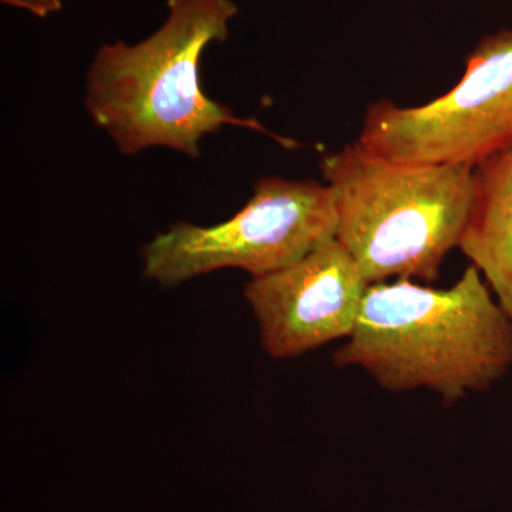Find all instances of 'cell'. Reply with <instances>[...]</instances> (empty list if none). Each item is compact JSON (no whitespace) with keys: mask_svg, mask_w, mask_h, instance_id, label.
<instances>
[{"mask_svg":"<svg viewBox=\"0 0 512 512\" xmlns=\"http://www.w3.org/2000/svg\"><path fill=\"white\" fill-rule=\"evenodd\" d=\"M2 3L13 6V8L28 10L40 19L60 12L63 8V0H2Z\"/></svg>","mask_w":512,"mask_h":512,"instance_id":"8","label":"cell"},{"mask_svg":"<svg viewBox=\"0 0 512 512\" xmlns=\"http://www.w3.org/2000/svg\"><path fill=\"white\" fill-rule=\"evenodd\" d=\"M333 363L360 367L387 392L426 389L453 403L510 372L512 319L473 265L448 289L379 282Z\"/></svg>","mask_w":512,"mask_h":512,"instance_id":"1","label":"cell"},{"mask_svg":"<svg viewBox=\"0 0 512 512\" xmlns=\"http://www.w3.org/2000/svg\"><path fill=\"white\" fill-rule=\"evenodd\" d=\"M167 6V19L153 35L136 45L101 46L87 70L84 107L117 150L136 156L170 148L197 160L204 138L224 127L248 128L295 147L202 90V55L228 39L238 6L232 0H168Z\"/></svg>","mask_w":512,"mask_h":512,"instance_id":"2","label":"cell"},{"mask_svg":"<svg viewBox=\"0 0 512 512\" xmlns=\"http://www.w3.org/2000/svg\"><path fill=\"white\" fill-rule=\"evenodd\" d=\"M458 249L512 319V147L473 168V195Z\"/></svg>","mask_w":512,"mask_h":512,"instance_id":"7","label":"cell"},{"mask_svg":"<svg viewBox=\"0 0 512 512\" xmlns=\"http://www.w3.org/2000/svg\"><path fill=\"white\" fill-rule=\"evenodd\" d=\"M473 168L393 163L359 143L322 158L320 173L338 214L336 238L370 285L439 279L466 227Z\"/></svg>","mask_w":512,"mask_h":512,"instance_id":"3","label":"cell"},{"mask_svg":"<svg viewBox=\"0 0 512 512\" xmlns=\"http://www.w3.org/2000/svg\"><path fill=\"white\" fill-rule=\"evenodd\" d=\"M369 286L355 258L333 237L295 264L251 278L244 296L266 355L293 359L348 339Z\"/></svg>","mask_w":512,"mask_h":512,"instance_id":"6","label":"cell"},{"mask_svg":"<svg viewBox=\"0 0 512 512\" xmlns=\"http://www.w3.org/2000/svg\"><path fill=\"white\" fill-rule=\"evenodd\" d=\"M357 143L393 163L468 167L511 148L512 28L484 36L460 82L439 99L370 103Z\"/></svg>","mask_w":512,"mask_h":512,"instance_id":"5","label":"cell"},{"mask_svg":"<svg viewBox=\"0 0 512 512\" xmlns=\"http://www.w3.org/2000/svg\"><path fill=\"white\" fill-rule=\"evenodd\" d=\"M336 228L338 214L328 185L262 178L251 200L229 220L210 227L178 222L151 239L141 251L143 276L161 288L227 268L261 278L336 237Z\"/></svg>","mask_w":512,"mask_h":512,"instance_id":"4","label":"cell"}]
</instances>
